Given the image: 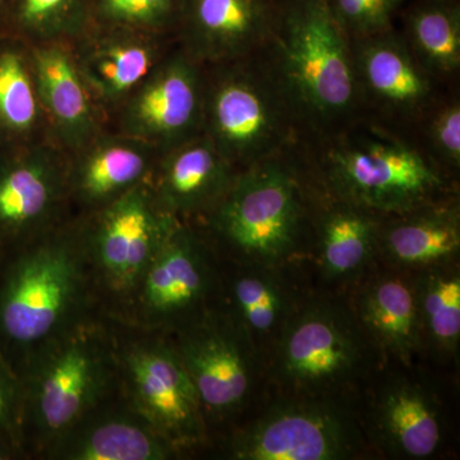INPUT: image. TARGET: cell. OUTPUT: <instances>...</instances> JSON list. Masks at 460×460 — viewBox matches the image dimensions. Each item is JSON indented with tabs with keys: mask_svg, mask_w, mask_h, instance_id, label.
<instances>
[{
	"mask_svg": "<svg viewBox=\"0 0 460 460\" xmlns=\"http://www.w3.org/2000/svg\"><path fill=\"white\" fill-rule=\"evenodd\" d=\"M325 192L374 213H408L447 195V175L413 133L358 115L301 145Z\"/></svg>",
	"mask_w": 460,
	"mask_h": 460,
	"instance_id": "6da1fadb",
	"label": "cell"
},
{
	"mask_svg": "<svg viewBox=\"0 0 460 460\" xmlns=\"http://www.w3.org/2000/svg\"><path fill=\"white\" fill-rule=\"evenodd\" d=\"M262 50L307 137L334 131L361 115L352 39L329 0H275L274 26Z\"/></svg>",
	"mask_w": 460,
	"mask_h": 460,
	"instance_id": "7a4b0ae2",
	"label": "cell"
},
{
	"mask_svg": "<svg viewBox=\"0 0 460 460\" xmlns=\"http://www.w3.org/2000/svg\"><path fill=\"white\" fill-rule=\"evenodd\" d=\"M230 63L204 102L215 147L241 171L298 147L307 133L263 50Z\"/></svg>",
	"mask_w": 460,
	"mask_h": 460,
	"instance_id": "3957f363",
	"label": "cell"
},
{
	"mask_svg": "<svg viewBox=\"0 0 460 460\" xmlns=\"http://www.w3.org/2000/svg\"><path fill=\"white\" fill-rule=\"evenodd\" d=\"M305 177L301 145L242 169L219 199L215 226L243 255L279 261L295 251L304 229Z\"/></svg>",
	"mask_w": 460,
	"mask_h": 460,
	"instance_id": "277c9868",
	"label": "cell"
},
{
	"mask_svg": "<svg viewBox=\"0 0 460 460\" xmlns=\"http://www.w3.org/2000/svg\"><path fill=\"white\" fill-rule=\"evenodd\" d=\"M361 115L413 133L447 93L420 65L396 27L352 40Z\"/></svg>",
	"mask_w": 460,
	"mask_h": 460,
	"instance_id": "5b68a950",
	"label": "cell"
},
{
	"mask_svg": "<svg viewBox=\"0 0 460 460\" xmlns=\"http://www.w3.org/2000/svg\"><path fill=\"white\" fill-rule=\"evenodd\" d=\"M352 422L330 404L279 405L239 438L234 454L246 460H335L353 452Z\"/></svg>",
	"mask_w": 460,
	"mask_h": 460,
	"instance_id": "8992f818",
	"label": "cell"
},
{
	"mask_svg": "<svg viewBox=\"0 0 460 460\" xmlns=\"http://www.w3.org/2000/svg\"><path fill=\"white\" fill-rule=\"evenodd\" d=\"M362 361L358 329L339 308L314 305L284 329L278 365L295 386L314 390L343 383Z\"/></svg>",
	"mask_w": 460,
	"mask_h": 460,
	"instance_id": "52a82bcc",
	"label": "cell"
},
{
	"mask_svg": "<svg viewBox=\"0 0 460 460\" xmlns=\"http://www.w3.org/2000/svg\"><path fill=\"white\" fill-rule=\"evenodd\" d=\"M75 260L59 247L42 248L18 266L3 299L2 325L17 341L47 337L74 296Z\"/></svg>",
	"mask_w": 460,
	"mask_h": 460,
	"instance_id": "ba28073f",
	"label": "cell"
},
{
	"mask_svg": "<svg viewBox=\"0 0 460 460\" xmlns=\"http://www.w3.org/2000/svg\"><path fill=\"white\" fill-rule=\"evenodd\" d=\"M181 13L199 56L229 62L266 47L275 0H184Z\"/></svg>",
	"mask_w": 460,
	"mask_h": 460,
	"instance_id": "9c48e42d",
	"label": "cell"
},
{
	"mask_svg": "<svg viewBox=\"0 0 460 460\" xmlns=\"http://www.w3.org/2000/svg\"><path fill=\"white\" fill-rule=\"evenodd\" d=\"M129 371L136 398L150 420L177 438L198 436L201 399L181 357L166 349L137 350Z\"/></svg>",
	"mask_w": 460,
	"mask_h": 460,
	"instance_id": "30bf717a",
	"label": "cell"
},
{
	"mask_svg": "<svg viewBox=\"0 0 460 460\" xmlns=\"http://www.w3.org/2000/svg\"><path fill=\"white\" fill-rule=\"evenodd\" d=\"M181 359L208 407L229 411L246 399L252 368L246 349L229 332L198 330L184 341Z\"/></svg>",
	"mask_w": 460,
	"mask_h": 460,
	"instance_id": "8fae6325",
	"label": "cell"
},
{
	"mask_svg": "<svg viewBox=\"0 0 460 460\" xmlns=\"http://www.w3.org/2000/svg\"><path fill=\"white\" fill-rule=\"evenodd\" d=\"M166 234V226L156 219L144 193L133 190L114 202L102 219L100 260L118 286H131Z\"/></svg>",
	"mask_w": 460,
	"mask_h": 460,
	"instance_id": "7c38bea8",
	"label": "cell"
},
{
	"mask_svg": "<svg viewBox=\"0 0 460 460\" xmlns=\"http://www.w3.org/2000/svg\"><path fill=\"white\" fill-rule=\"evenodd\" d=\"M381 224L378 244L390 259L404 266H434L453 259L460 248V217L456 202L445 199L390 215Z\"/></svg>",
	"mask_w": 460,
	"mask_h": 460,
	"instance_id": "4fadbf2b",
	"label": "cell"
},
{
	"mask_svg": "<svg viewBox=\"0 0 460 460\" xmlns=\"http://www.w3.org/2000/svg\"><path fill=\"white\" fill-rule=\"evenodd\" d=\"M204 115V96L198 72L184 58L172 60L133 105V117L151 135L181 138Z\"/></svg>",
	"mask_w": 460,
	"mask_h": 460,
	"instance_id": "5bb4252c",
	"label": "cell"
},
{
	"mask_svg": "<svg viewBox=\"0 0 460 460\" xmlns=\"http://www.w3.org/2000/svg\"><path fill=\"white\" fill-rule=\"evenodd\" d=\"M402 38L420 66L447 86L460 72L459 0H411L402 9Z\"/></svg>",
	"mask_w": 460,
	"mask_h": 460,
	"instance_id": "9a60e30c",
	"label": "cell"
},
{
	"mask_svg": "<svg viewBox=\"0 0 460 460\" xmlns=\"http://www.w3.org/2000/svg\"><path fill=\"white\" fill-rule=\"evenodd\" d=\"M376 425L387 449L404 458H428L440 444V420L434 402L411 384L395 383L381 393Z\"/></svg>",
	"mask_w": 460,
	"mask_h": 460,
	"instance_id": "2e32d148",
	"label": "cell"
},
{
	"mask_svg": "<svg viewBox=\"0 0 460 460\" xmlns=\"http://www.w3.org/2000/svg\"><path fill=\"white\" fill-rule=\"evenodd\" d=\"M328 195L332 201L316 217L321 262L330 277H347L370 259L378 244V217L383 215Z\"/></svg>",
	"mask_w": 460,
	"mask_h": 460,
	"instance_id": "e0dca14e",
	"label": "cell"
},
{
	"mask_svg": "<svg viewBox=\"0 0 460 460\" xmlns=\"http://www.w3.org/2000/svg\"><path fill=\"white\" fill-rule=\"evenodd\" d=\"M235 174L228 160L208 137L181 145L166 165L163 178L165 201L190 211L223 198Z\"/></svg>",
	"mask_w": 460,
	"mask_h": 460,
	"instance_id": "ac0fdd59",
	"label": "cell"
},
{
	"mask_svg": "<svg viewBox=\"0 0 460 460\" xmlns=\"http://www.w3.org/2000/svg\"><path fill=\"white\" fill-rule=\"evenodd\" d=\"M206 286L199 248L183 232L166 234L148 268L145 298L151 310L178 313L198 302Z\"/></svg>",
	"mask_w": 460,
	"mask_h": 460,
	"instance_id": "d6986e66",
	"label": "cell"
},
{
	"mask_svg": "<svg viewBox=\"0 0 460 460\" xmlns=\"http://www.w3.org/2000/svg\"><path fill=\"white\" fill-rule=\"evenodd\" d=\"M363 326L384 349L411 358L419 349L420 330L414 287L396 278L371 284L359 302Z\"/></svg>",
	"mask_w": 460,
	"mask_h": 460,
	"instance_id": "ffe728a7",
	"label": "cell"
},
{
	"mask_svg": "<svg viewBox=\"0 0 460 460\" xmlns=\"http://www.w3.org/2000/svg\"><path fill=\"white\" fill-rule=\"evenodd\" d=\"M96 362L83 344L65 348L45 368L39 385V413L50 429L71 425L95 392Z\"/></svg>",
	"mask_w": 460,
	"mask_h": 460,
	"instance_id": "44dd1931",
	"label": "cell"
},
{
	"mask_svg": "<svg viewBox=\"0 0 460 460\" xmlns=\"http://www.w3.org/2000/svg\"><path fill=\"white\" fill-rule=\"evenodd\" d=\"M35 66L40 95L58 122L74 131L87 126L89 96L65 51L58 48L38 51Z\"/></svg>",
	"mask_w": 460,
	"mask_h": 460,
	"instance_id": "7402d4cb",
	"label": "cell"
},
{
	"mask_svg": "<svg viewBox=\"0 0 460 460\" xmlns=\"http://www.w3.org/2000/svg\"><path fill=\"white\" fill-rule=\"evenodd\" d=\"M420 330L436 349L456 352L460 341V279L456 272L431 271L414 287Z\"/></svg>",
	"mask_w": 460,
	"mask_h": 460,
	"instance_id": "603a6c76",
	"label": "cell"
},
{
	"mask_svg": "<svg viewBox=\"0 0 460 460\" xmlns=\"http://www.w3.org/2000/svg\"><path fill=\"white\" fill-rule=\"evenodd\" d=\"M163 444L140 426L128 422H109L84 436L71 458L80 460L164 459Z\"/></svg>",
	"mask_w": 460,
	"mask_h": 460,
	"instance_id": "cb8c5ba5",
	"label": "cell"
},
{
	"mask_svg": "<svg viewBox=\"0 0 460 460\" xmlns=\"http://www.w3.org/2000/svg\"><path fill=\"white\" fill-rule=\"evenodd\" d=\"M233 295L244 325L259 337L274 334L287 319L286 292L268 272H251L238 278Z\"/></svg>",
	"mask_w": 460,
	"mask_h": 460,
	"instance_id": "d4e9b609",
	"label": "cell"
},
{
	"mask_svg": "<svg viewBox=\"0 0 460 460\" xmlns=\"http://www.w3.org/2000/svg\"><path fill=\"white\" fill-rule=\"evenodd\" d=\"M417 140L429 156L445 172L460 169V99L458 93H445L429 109L416 131Z\"/></svg>",
	"mask_w": 460,
	"mask_h": 460,
	"instance_id": "484cf974",
	"label": "cell"
},
{
	"mask_svg": "<svg viewBox=\"0 0 460 460\" xmlns=\"http://www.w3.org/2000/svg\"><path fill=\"white\" fill-rule=\"evenodd\" d=\"M50 199L48 175L38 165L12 169L0 178V222L18 226L35 219Z\"/></svg>",
	"mask_w": 460,
	"mask_h": 460,
	"instance_id": "4316f807",
	"label": "cell"
},
{
	"mask_svg": "<svg viewBox=\"0 0 460 460\" xmlns=\"http://www.w3.org/2000/svg\"><path fill=\"white\" fill-rule=\"evenodd\" d=\"M36 115L35 91L22 58L14 51L0 53V128L27 131Z\"/></svg>",
	"mask_w": 460,
	"mask_h": 460,
	"instance_id": "83f0119b",
	"label": "cell"
},
{
	"mask_svg": "<svg viewBox=\"0 0 460 460\" xmlns=\"http://www.w3.org/2000/svg\"><path fill=\"white\" fill-rule=\"evenodd\" d=\"M144 168V157L132 148H102L84 165L81 178L83 190L90 198H105L133 183Z\"/></svg>",
	"mask_w": 460,
	"mask_h": 460,
	"instance_id": "f1b7e54d",
	"label": "cell"
},
{
	"mask_svg": "<svg viewBox=\"0 0 460 460\" xmlns=\"http://www.w3.org/2000/svg\"><path fill=\"white\" fill-rule=\"evenodd\" d=\"M151 53L137 44L109 45L93 60L96 83L109 95H119L140 83L150 69Z\"/></svg>",
	"mask_w": 460,
	"mask_h": 460,
	"instance_id": "f546056e",
	"label": "cell"
},
{
	"mask_svg": "<svg viewBox=\"0 0 460 460\" xmlns=\"http://www.w3.org/2000/svg\"><path fill=\"white\" fill-rule=\"evenodd\" d=\"M411 0H329L332 13L352 40L394 29Z\"/></svg>",
	"mask_w": 460,
	"mask_h": 460,
	"instance_id": "4dcf8cb0",
	"label": "cell"
},
{
	"mask_svg": "<svg viewBox=\"0 0 460 460\" xmlns=\"http://www.w3.org/2000/svg\"><path fill=\"white\" fill-rule=\"evenodd\" d=\"M184 0H98L100 14L127 25H159L177 12Z\"/></svg>",
	"mask_w": 460,
	"mask_h": 460,
	"instance_id": "1f68e13d",
	"label": "cell"
},
{
	"mask_svg": "<svg viewBox=\"0 0 460 460\" xmlns=\"http://www.w3.org/2000/svg\"><path fill=\"white\" fill-rule=\"evenodd\" d=\"M84 0H18L17 16L33 30L56 29L80 13Z\"/></svg>",
	"mask_w": 460,
	"mask_h": 460,
	"instance_id": "d6a6232c",
	"label": "cell"
},
{
	"mask_svg": "<svg viewBox=\"0 0 460 460\" xmlns=\"http://www.w3.org/2000/svg\"><path fill=\"white\" fill-rule=\"evenodd\" d=\"M5 408V394L2 385H0V417H2L3 411Z\"/></svg>",
	"mask_w": 460,
	"mask_h": 460,
	"instance_id": "836d02e7",
	"label": "cell"
},
{
	"mask_svg": "<svg viewBox=\"0 0 460 460\" xmlns=\"http://www.w3.org/2000/svg\"><path fill=\"white\" fill-rule=\"evenodd\" d=\"M2 3H3V0H0V4H2Z\"/></svg>",
	"mask_w": 460,
	"mask_h": 460,
	"instance_id": "e575fe53",
	"label": "cell"
}]
</instances>
